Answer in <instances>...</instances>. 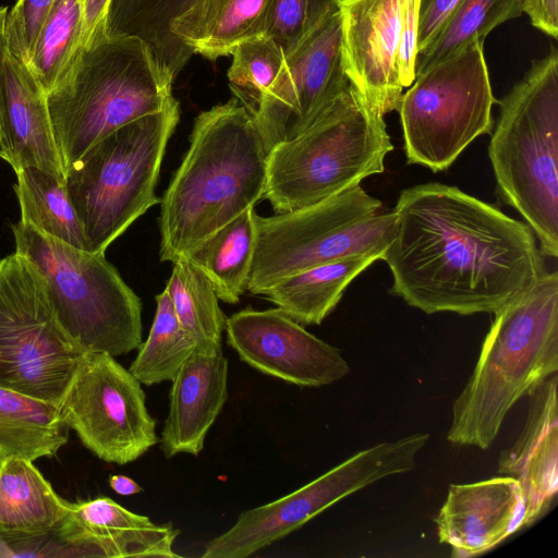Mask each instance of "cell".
<instances>
[{
    "instance_id": "1",
    "label": "cell",
    "mask_w": 558,
    "mask_h": 558,
    "mask_svg": "<svg viewBox=\"0 0 558 558\" xmlns=\"http://www.w3.org/2000/svg\"><path fill=\"white\" fill-rule=\"evenodd\" d=\"M385 260L390 292L426 314L496 313L544 272L531 228L457 186L401 191Z\"/></svg>"
},
{
    "instance_id": "2",
    "label": "cell",
    "mask_w": 558,
    "mask_h": 558,
    "mask_svg": "<svg viewBox=\"0 0 558 558\" xmlns=\"http://www.w3.org/2000/svg\"><path fill=\"white\" fill-rule=\"evenodd\" d=\"M266 149L238 99L198 114L190 147L160 199L161 262L186 256L264 197Z\"/></svg>"
},
{
    "instance_id": "3",
    "label": "cell",
    "mask_w": 558,
    "mask_h": 558,
    "mask_svg": "<svg viewBox=\"0 0 558 558\" xmlns=\"http://www.w3.org/2000/svg\"><path fill=\"white\" fill-rule=\"evenodd\" d=\"M495 314L475 367L452 404L447 439L486 450L511 408L558 371V272Z\"/></svg>"
},
{
    "instance_id": "4",
    "label": "cell",
    "mask_w": 558,
    "mask_h": 558,
    "mask_svg": "<svg viewBox=\"0 0 558 558\" xmlns=\"http://www.w3.org/2000/svg\"><path fill=\"white\" fill-rule=\"evenodd\" d=\"M172 82L137 37H96L82 47L47 104L64 169L114 130L165 109Z\"/></svg>"
},
{
    "instance_id": "5",
    "label": "cell",
    "mask_w": 558,
    "mask_h": 558,
    "mask_svg": "<svg viewBox=\"0 0 558 558\" xmlns=\"http://www.w3.org/2000/svg\"><path fill=\"white\" fill-rule=\"evenodd\" d=\"M488 156L505 201L545 256H558V54L536 60L499 101Z\"/></svg>"
},
{
    "instance_id": "6",
    "label": "cell",
    "mask_w": 558,
    "mask_h": 558,
    "mask_svg": "<svg viewBox=\"0 0 558 558\" xmlns=\"http://www.w3.org/2000/svg\"><path fill=\"white\" fill-rule=\"evenodd\" d=\"M384 116L350 83L299 136L271 148L264 197L277 214L311 206L385 170Z\"/></svg>"
},
{
    "instance_id": "7",
    "label": "cell",
    "mask_w": 558,
    "mask_h": 558,
    "mask_svg": "<svg viewBox=\"0 0 558 558\" xmlns=\"http://www.w3.org/2000/svg\"><path fill=\"white\" fill-rule=\"evenodd\" d=\"M173 99L90 146L65 171V187L88 252L107 247L151 206L167 144L179 122Z\"/></svg>"
},
{
    "instance_id": "8",
    "label": "cell",
    "mask_w": 558,
    "mask_h": 558,
    "mask_svg": "<svg viewBox=\"0 0 558 558\" xmlns=\"http://www.w3.org/2000/svg\"><path fill=\"white\" fill-rule=\"evenodd\" d=\"M15 253L43 280L68 336L85 352L112 356L142 344V302L105 253L71 246L19 221L11 225Z\"/></svg>"
},
{
    "instance_id": "9",
    "label": "cell",
    "mask_w": 558,
    "mask_h": 558,
    "mask_svg": "<svg viewBox=\"0 0 558 558\" xmlns=\"http://www.w3.org/2000/svg\"><path fill=\"white\" fill-rule=\"evenodd\" d=\"M361 185L293 211L255 214L256 241L246 291L263 295L282 278L351 256L381 259L396 228V214Z\"/></svg>"
},
{
    "instance_id": "10",
    "label": "cell",
    "mask_w": 558,
    "mask_h": 558,
    "mask_svg": "<svg viewBox=\"0 0 558 558\" xmlns=\"http://www.w3.org/2000/svg\"><path fill=\"white\" fill-rule=\"evenodd\" d=\"M482 40L415 75L397 108L408 163L447 170L493 129L492 92Z\"/></svg>"
},
{
    "instance_id": "11",
    "label": "cell",
    "mask_w": 558,
    "mask_h": 558,
    "mask_svg": "<svg viewBox=\"0 0 558 558\" xmlns=\"http://www.w3.org/2000/svg\"><path fill=\"white\" fill-rule=\"evenodd\" d=\"M85 353L34 267L15 252L0 259V387L59 405Z\"/></svg>"
},
{
    "instance_id": "12",
    "label": "cell",
    "mask_w": 558,
    "mask_h": 558,
    "mask_svg": "<svg viewBox=\"0 0 558 558\" xmlns=\"http://www.w3.org/2000/svg\"><path fill=\"white\" fill-rule=\"evenodd\" d=\"M427 433L363 449L312 482L271 502L241 512L205 544L203 558H246L303 526L339 500L385 477L414 469Z\"/></svg>"
},
{
    "instance_id": "13",
    "label": "cell",
    "mask_w": 558,
    "mask_h": 558,
    "mask_svg": "<svg viewBox=\"0 0 558 558\" xmlns=\"http://www.w3.org/2000/svg\"><path fill=\"white\" fill-rule=\"evenodd\" d=\"M142 384L105 352H86L59 403L63 422L99 459L133 462L158 441Z\"/></svg>"
},
{
    "instance_id": "14",
    "label": "cell",
    "mask_w": 558,
    "mask_h": 558,
    "mask_svg": "<svg viewBox=\"0 0 558 558\" xmlns=\"http://www.w3.org/2000/svg\"><path fill=\"white\" fill-rule=\"evenodd\" d=\"M349 85L339 11L284 58L252 116L268 153L307 130Z\"/></svg>"
},
{
    "instance_id": "15",
    "label": "cell",
    "mask_w": 558,
    "mask_h": 558,
    "mask_svg": "<svg viewBox=\"0 0 558 558\" xmlns=\"http://www.w3.org/2000/svg\"><path fill=\"white\" fill-rule=\"evenodd\" d=\"M227 343L253 368L287 383L320 387L350 373L341 352L280 308L251 307L226 320Z\"/></svg>"
},
{
    "instance_id": "16",
    "label": "cell",
    "mask_w": 558,
    "mask_h": 558,
    "mask_svg": "<svg viewBox=\"0 0 558 558\" xmlns=\"http://www.w3.org/2000/svg\"><path fill=\"white\" fill-rule=\"evenodd\" d=\"M403 0H341L342 52L350 83L383 116L403 87L398 49Z\"/></svg>"
},
{
    "instance_id": "17",
    "label": "cell",
    "mask_w": 558,
    "mask_h": 558,
    "mask_svg": "<svg viewBox=\"0 0 558 558\" xmlns=\"http://www.w3.org/2000/svg\"><path fill=\"white\" fill-rule=\"evenodd\" d=\"M526 499L518 480L500 475L449 486L437 517L439 543L451 556L482 555L525 527Z\"/></svg>"
},
{
    "instance_id": "18",
    "label": "cell",
    "mask_w": 558,
    "mask_h": 558,
    "mask_svg": "<svg viewBox=\"0 0 558 558\" xmlns=\"http://www.w3.org/2000/svg\"><path fill=\"white\" fill-rule=\"evenodd\" d=\"M0 157L16 172L35 167L65 180L47 94L28 68L4 44L0 60Z\"/></svg>"
},
{
    "instance_id": "19",
    "label": "cell",
    "mask_w": 558,
    "mask_h": 558,
    "mask_svg": "<svg viewBox=\"0 0 558 558\" xmlns=\"http://www.w3.org/2000/svg\"><path fill=\"white\" fill-rule=\"evenodd\" d=\"M171 383L160 448L167 458L197 456L228 399V360L221 343L198 341Z\"/></svg>"
},
{
    "instance_id": "20",
    "label": "cell",
    "mask_w": 558,
    "mask_h": 558,
    "mask_svg": "<svg viewBox=\"0 0 558 558\" xmlns=\"http://www.w3.org/2000/svg\"><path fill=\"white\" fill-rule=\"evenodd\" d=\"M557 375L541 383L529 397L524 427L501 451L497 473L518 480L526 499L525 527L545 514L558 492Z\"/></svg>"
},
{
    "instance_id": "21",
    "label": "cell",
    "mask_w": 558,
    "mask_h": 558,
    "mask_svg": "<svg viewBox=\"0 0 558 558\" xmlns=\"http://www.w3.org/2000/svg\"><path fill=\"white\" fill-rule=\"evenodd\" d=\"M61 527L83 557H178L172 523L155 524L108 497L70 504Z\"/></svg>"
},
{
    "instance_id": "22",
    "label": "cell",
    "mask_w": 558,
    "mask_h": 558,
    "mask_svg": "<svg viewBox=\"0 0 558 558\" xmlns=\"http://www.w3.org/2000/svg\"><path fill=\"white\" fill-rule=\"evenodd\" d=\"M271 1L197 0L172 24L183 62L193 53L216 60L241 41L265 35Z\"/></svg>"
},
{
    "instance_id": "23",
    "label": "cell",
    "mask_w": 558,
    "mask_h": 558,
    "mask_svg": "<svg viewBox=\"0 0 558 558\" xmlns=\"http://www.w3.org/2000/svg\"><path fill=\"white\" fill-rule=\"evenodd\" d=\"M376 260L362 255L316 265L282 278L263 295L301 325H319L351 281Z\"/></svg>"
},
{
    "instance_id": "24",
    "label": "cell",
    "mask_w": 558,
    "mask_h": 558,
    "mask_svg": "<svg viewBox=\"0 0 558 558\" xmlns=\"http://www.w3.org/2000/svg\"><path fill=\"white\" fill-rule=\"evenodd\" d=\"M70 511L33 461H0V530L40 534L57 529Z\"/></svg>"
},
{
    "instance_id": "25",
    "label": "cell",
    "mask_w": 558,
    "mask_h": 558,
    "mask_svg": "<svg viewBox=\"0 0 558 558\" xmlns=\"http://www.w3.org/2000/svg\"><path fill=\"white\" fill-rule=\"evenodd\" d=\"M59 405L0 387V461L52 457L68 441Z\"/></svg>"
},
{
    "instance_id": "26",
    "label": "cell",
    "mask_w": 558,
    "mask_h": 558,
    "mask_svg": "<svg viewBox=\"0 0 558 558\" xmlns=\"http://www.w3.org/2000/svg\"><path fill=\"white\" fill-rule=\"evenodd\" d=\"M197 0H110L105 33L140 38L159 71L171 82L184 68L174 36V20Z\"/></svg>"
},
{
    "instance_id": "27",
    "label": "cell",
    "mask_w": 558,
    "mask_h": 558,
    "mask_svg": "<svg viewBox=\"0 0 558 558\" xmlns=\"http://www.w3.org/2000/svg\"><path fill=\"white\" fill-rule=\"evenodd\" d=\"M255 210L248 208L208 236L185 257L211 282L218 299L239 302L246 291L253 263Z\"/></svg>"
},
{
    "instance_id": "28",
    "label": "cell",
    "mask_w": 558,
    "mask_h": 558,
    "mask_svg": "<svg viewBox=\"0 0 558 558\" xmlns=\"http://www.w3.org/2000/svg\"><path fill=\"white\" fill-rule=\"evenodd\" d=\"M15 174L13 189L20 204L21 221L48 236L88 251L65 180L35 167L23 168Z\"/></svg>"
},
{
    "instance_id": "29",
    "label": "cell",
    "mask_w": 558,
    "mask_h": 558,
    "mask_svg": "<svg viewBox=\"0 0 558 558\" xmlns=\"http://www.w3.org/2000/svg\"><path fill=\"white\" fill-rule=\"evenodd\" d=\"M524 0H460L437 36L417 52L415 75L523 13Z\"/></svg>"
},
{
    "instance_id": "30",
    "label": "cell",
    "mask_w": 558,
    "mask_h": 558,
    "mask_svg": "<svg viewBox=\"0 0 558 558\" xmlns=\"http://www.w3.org/2000/svg\"><path fill=\"white\" fill-rule=\"evenodd\" d=\"M155 299L157 307L148 337L129 368L146 386L171 381L197 344L181 326L168 292L163 290Z\"/></svg>"
},
{
    "instance_id": "31",
    "label": "cell",
    "mask_w": 558,
    "mask_h": 558,
    "mask_svg": "<svg viewBox=\"0 0 558 558\" xmlns=\"http://www.w3.org/2000/svg\"><path fill=\"white\" fill-rule=\"evenodd\" d=\"M83 12L78 0H56L28 62L46 94L64 78L82 48Z\"/></svg>"
},
{
    "instance_id": "32",
    "label": "cell",
    "mask_w": 558,
    "mask_h": 558,
    "mask_svg": "<svg viewBox=\"0 0 558 558\" xmlns=\"http://www.w3.org/2000/svg\"><path fill=\"white\" fill-rule=\"evenodd\" d=\"M165 290L185 331L197 342L221 343L227 317L209 279L185 256L173 262Z\"/></svg>"
},
{
    "instance_id": "33",
    "label": "cell",
    "mask_w": 558,
    "mask_h": 558,
    "mask_svg": "<svg viewBox=\"0 0 558 558\" xmlns=\"http://www.w3.org/2000/svg\"><path fill=\"white\" fill-rule=\"evenodd\" d=\"M230 54V88L240 104L253 116L264 94L278 76L284 54L266 35L241 41L231 49Z\"/></svg>"
},
{
    "instance_id": "34",
    "label": "cell",
    "mask_w": 558,
    "mask_h": 558,
    "mask_svg": "<svg viewBox=\"0 0 558 558\" xmlns=\"http://www.w3.org/2000/svg\"><path fill=\"white\" fill-rule=\"evenodd\" d=\"M341 0H272L266 36L292 53L328 17L340 11Z\"/></svg>"
},
{
    "instance_id": "35",
    "label": "cell",
    "mask_w": 558,
    "mask_h": 558,
    "mask_svg": "<svg viewBox=\"0 0 558 558\" xmlns=\"http://www.w3.org/2000/svg\"><path fill=\"white\" fill-rule=\"evenodd\" d=\"M56 0H16L4 22L7 50L28 64Z\"/></svg>"
},
{
    "instance_id": "36",
    "label": "cell",
    "mask_w": 558,
    "mask_h": 558,
    "mask_svg": "<svg viewBox=\"0 0 558 558\" xmlns=\"http://www.w3.org/2000/svg\"><path fill=\"white\" fill-rule=\"evenodd\" d=\"M62 523V522H61ZM83 557L64 535L61 524L47 533H11L0 530V558Z\"/></svg>"
},
{
    "instance_id": "37",
    "label": "cell",
    "mask_w": 558,
    "mask_h": 558,
    "mask_svg": "<svg viewBox=\"0 0 558 558\" xmlns=\"http://www.w3.org/2000/svg\"><path fill=\"white\" fill-rule=\"evenodd\" d=\"M418 8L420 0H403L398 49V69L403 88L415 80Z\"/></svg>"
},
{
    "instance_id": "38",
    "label": "cell",
    "mask_w": 558,
    "mask_h": 558,
    "mask_svg": "<svg viewBox=\"0 0 558 558\" xmlns=\"http://www.w3.org/2000/svg\"><path fill=\"white\" fill-rule=\"evenodd\" d=\"M459 1L460 0H420L417 52L428 46L437 36Z\"/></svg>"
},
{
    "instance_id": "39",
    "label": "cell",
    "mask_w": 558,
    "mask_h": 558,
    "mask_svg": "<svg viewBox=\"0 0 558 558\" xmlns=\"http://www.w3.org/2000/svg\"><path fill=\"white\" fill-rule=\"evenodd\" d=\"M525 12L532 25L546 35L558 36V0H524Z\"/></svg>"
},
{
    "instance_id": "40",
    "label": "cell",
    "mask_w": 558,
    "mask_h": 558,
    "mask_svg": "<svg viewBox=\"0 0 558 558\" xmlns=\"http://www.w3.org/2000/svg\"><path fill=\"white\" fill-rule=\"evenodd\" d=\"M83 12L82 47L88 46L105 33V22L110 0H78Z\"/></svg>"
},
{
    "instance_id": "41",
    "label": "cell",
    "mask_w": 558,
    "mask_h": 558,
    "mask_svg": "<svg viewBox=\"0 0 558 558\" xmlns=\"http://www.w3.org/2000/svg\"><path fill=\"white\" fill-rule=\"evenodd\" d=\"M109 485L117 494L122 496L135 495L143 490L134 480L125 475H111Z\"/></svg>"
},
{
    "instance_id": "42",
    "label": "cell",
    "mask_w": 558,
    "mask_h": 558,
    "mask_svg": "<svg viewBox=\"0 0 558 558\" xmlns=\"http://www.w3.org/2000/svg\"><path fill=\"white\" fill-rule=\"evenodd\" d=\"M8 13L7 7H0V60L4 50V22Z\"/></svg>"
}]
</instances>
